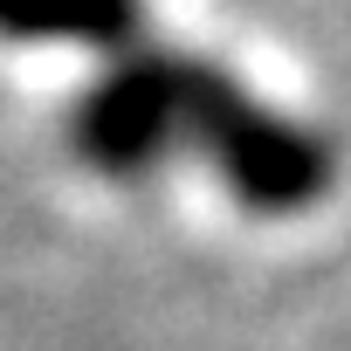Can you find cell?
Segmentation results:
<instances>
[{
	"label": "cell",
	"instance_id": "1",
	"mask_svg": "<svg viewBox=\"0 0 351 351\" xmlns=\"http://www.w3.org/2000/svg\"><path fill=\"white\" fill-rule=\"evenodd\" d=\"M0 21L28 35L90 42L110 62V97L124 131L193 138L228 165L241 193L262 207H296L324 180V145L276 110L269 97L241 90L228 62L186 49L180 35H158L152 0H0Z\"/></svg>",
	"mask_w": 351,
	"mask_h": 351
}]
</instances>
